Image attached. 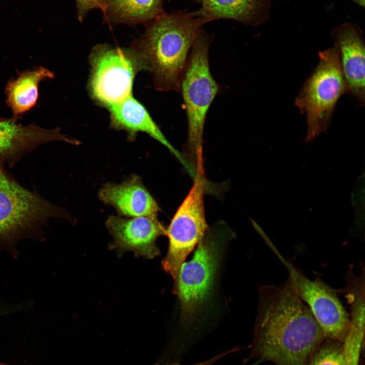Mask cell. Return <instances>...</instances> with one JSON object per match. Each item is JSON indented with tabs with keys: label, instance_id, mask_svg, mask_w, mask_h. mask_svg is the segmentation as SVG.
Wrapping results in <instances>:
<instances>
[{
	"label": "cell",
	"instance_id": "10",
	"mask_svg": "<svg viewBox=\"0 0 365 365\" xmlns=\"http://www.w3.org/2000/svg\"><path fill=\"white\" fill-rule=\"evenodd\" d=\"M105 225L114 238L111 249L120 253L132 251L137 257L151 259L158 256L160 250L156 245L159 236L166 235V230L157 218L148 216L130 218L111 215Z\"/></svg>",
	"mask_w": 365,
	"mask_h": 365
},
{
	"label": "cell",
	"instance_id": "24",
	"mask_svg": "<svg viewBox=\"0 0 365 365\" xmlns=\"http://www.w3.org/2000/svg\"><path fill=\"white\" fill-rule=\"evenodd\" d=\"M350 275H349V276H350ZM361 276H362V275H361ZM348 276H347V277H348ZM345 279H346V278H345Z\"/></svg>",
	"mask_w": 365,
	"mask_h": 365
},
{
	"label": "cell",
	"instance_id": "23",
	"mask_svg": "<svg viewBox=\"0 0 365 365\" xmlns=\"http://www.w3.org/2000/svg\"><path fill=\"white\" fill-rule=\"evenodd\" d=\"M0 365H11V364H6V363L0 362Z\"/></svg>",
	"mask_w": 365,
	"mask_h": 365
},
{
	"label": "cell",
	"instance_id": "1",
	"mask_svg": "<svg viewBox=\"0 0 365 365\" xmlns=\"http://www.w3.org/2000/svg\"><path fill=\"white\" fill-rule=\"evenodd\" d=\"M260 292L251 355L275 365H308L326 338L289 278Z\"/></svg>",
	"mask_w": 365,
	"mask_h": 365
},
{
	"label": "cell",
	"instance_id": "18",
	"mask_svg": "<svg viewBox=\"0 0 365 365\" xmlns=\"http://www.w3.org/2000/svg\"><path fill=\"white\" fill-rule=\"evenodd\" d=\"M364 309L361 305L350 308V327L342 342L341 365H359L364 337Z\"/></svg>",
	"mask_w": 365,
	"mask_h": 365
},
{
	"label": "cell",
	"instance_id": "12",
	"mask_svg": "<svg viewBox=\"0 0 365 365\" xmlns=\"http://www.w3.org/2000/svg\"><path fill=\"white\" fill-rule=\"evenodd\" d=\"M337 46L348 93L357 102L364 105V39L356 24L347 22L334 28L331 33Z\"/></svg>",
	"mask_w": 365,
	"mask_h": 365
},
{
	"label": "cell",
	"instance_id": "9",
	"mask_svg": "<svg viewBox=\"0 0 365 365\" xmlns=\"http://www.w3.org/2000/svg\"><path fill=\"white\" fill-rule=\"evenodd\" d=\"M204 236L193 258L184 262L174 282L183 321H191L204 302L213 281L220 259L219 236Z\"/></svg>",
	"mask_w": 365,
	"mask_h": 365
},
{
	"label": "cell",
	"instance_id": "22",
	"mask_svg": "<svg viewBox=\"0 0 365 365\" xmlns=\"http://www.w3.org/2000/svg\"><path fill=\"white\" fill-rule=\"evenodd\" d=\"M155 365H181V364H179L178 362H173L171 363L166 364H155ZM191 365H203V364L200 362H198L197 363H195V364H191Z\"/></svg>",
	"mask_w": 365,
	"mask_h": 365
},
{
	"label": "cell",
	"instance_id": "13",
	"mask_svg": "<svg viewBox=\"0 0 365 365\" xmlns=\"http://www.w3.org/2000/svg\"><path fill=\"white\" fill-rule=\"evenodd\" d=\"M110 115L111 126L126 131L133 140L143 132L165 147L192 174L193 170L181 154L170 143L153 120L145 107L132 95L122 101L106 107Z\"/></svg>",
	"mask_w": 365,
	"mask_h": 365
},
{
	"label": "cell",
	"instance_id": "6",
	"mask_svg": "<svg viewBox=\"0 0 365 365\" xmlns=\"http://www.w3.org/2000/svg\"><path fill=\"white\" fill-rule=\"evenodd\" d=\"M205 189L203 165H200L195 170L194 182L190 191L166 230L169 247L162 266L174 282L180 266L204 237L208 228L204 210Z\"/></svg>",
	"mask_w": 365,
	"mask_h": 365
},
{
	"label": "cell",
	"instance_id": "19",
	"mask_svg": "<svg viewBox=\"0 0 365 365\" xmlns=\"http://www.w3.org/2000/svg\"><path fill=\"white\" fill-rule=\"evenodd\" d=\"M342 342L325 340L308 365H341Z\"/></svg>",
	"mask_w": 365,
	"mask_h": 365
},
{
	"label": "cell",
	"instance_id": "3",
	"mask_svg": "<svg viewBox=\"0 0 365 365\" xmlns=\"http://www.w3.org/2000/svg\"><path fill=\"white\" fill-rule=\"evenodd\" d=\"M54 217L72 220L64 209L22 186L0 165V250L16 256L19 241L44 239L43 228Z\"/></svg>",
	"mask_w": 365,
	"mask_h": 365
},
{
	"label": "cell",
	"instance_id": "17",
	"mask_svg": "<svg viewBox=\"0 0 365 365\" xmlns=\"http://www.w3.org/2000/svg\"><path fill=\"white\" fill-rule=\"evenodd\" d=\"M55 77L53 72L42 66L24 71L6 87V103L13 112V118L17 119L30 110L36 103L39 83L46 79Z\"/></svg>",
	"mask_w": 365,
	"mask_h": 365
},
{
	"label": "cell",
	"instance_id": "4",
	"mask_svg": "<svg viewBox=\"0 0 365 365\" xmlns=\"http://www.w3.org/2000/svg\"><path fill=\"white\" fill-rule=\"evenodd\" d=\"M213 36L201 28L190 51L180 82L186 107L187 145L196 168L203 162V137L209 108L219 86L209 68V50Z\"/></svg>",
	"mask_w": 365,
	"mask_h": 365
},
{
	"label": "cell",
	"instance_id": "14",
	"mask_svg": "<svg viewBox=\"0 0 365 365\" xmlns=\"http://www.w3.org/2000/svg\"><path fill=\"white\" fill-rule=\"evenodd\" d=\"M98 197L105 204L113 206L120 215L157 218L160 211L157 202L136 175L121 184H105Z\"/></svg>",
	"mask_w": 365,
	"mask_h": 365
},
{
	"label": "cell",
	"instance_id": "7",
	"mask_svg": "<svg viewBox=\"0 0 365 365\" xmlns=\"http://www.w3.org/2000/svg\"><path fill=\"white\" fill-rule=\"evenodd\" d=\"M263 237L285 267L298 296L309 308L326 339L343 342L349 330V314L337 290L318 277L314 280L307 277L279 252L266 235Z\"/></svg>",
	"mask_w": 365,
	"mask_h": 365
},
{
	"label": "cell",
	"instance_id": "20",
	"mask_svg": "<svg viewBox=\"0 0 365 365\" xmlns=\"http://www.w3.org/2000/svg\"><path fill=\"white\" fill-rule=\"evenodd\" d=\"M77 17L81 22L88 13L94 9H99L103 12L105 8V0H76Z\"/></svg>",
	"mask_w": 365,
	"mask_h": 365
},
{
	"label": "cell",
	"instance_id": "2",
	"mask_svg": "<svg viewBox=\"0 0 365 365\" xmlns=\"http://www.w3.org/2000/svg\"><path fill=\"white\" fill-rule=\"evenodd\" d=\"M208 22L199 10L162 15L147 24L130 50L140 70L152 74L158 91H180L189 55L199 29Z\"/></svg>",
	"mask_w": 365,
	"mask_h": 365
},
{
	"label": "cell",
	"instance_id": "16",
	"mask_svg": "<svg viewBox=\"0 0 365 365\" xmlns=\"http://www.w3.org/2000/svg\"><path fill=\"white\" fill-rule=\"evenodd\" d=\"M103 22L111 28L119 24H147L164 13L163 0H105Z\"/></svg>",
	"mask_w": 365,
	"mask_h": 365
},
{
	"label": "cell",
	"instance_id": "21",
	"mask_svg": "<svg viewBox=\"0 0 365 365\" xmlns=\"http://www.w3.org/2000/svg\"><path fill=\"white\" fill-rule=\"evenodd\" d=\"M352 2L355 3L360 7H364V0H351Z\"/></svg>",
	"mask_w": 365,
	"mask_h": 365
},
{
	"label": "cell",
	"instance_id": "8",
	"mask_svg": "<svg viewBox=\"0 0 365 365\" xmlns=\"http://www.w3.org/2000/svg\"><path fill=\"white\" fill-rule=\"evenodd\" d=\"M89 89L92 97L106 107L132 94L135 75L140 70L129 49L98 45L90 55Z\"/></svg>",
	"mask_w": 365,
	"mask_h": 365
},
{
	"label": "cell",
	"instance_id": "5",
	"mask_svg": "<svg viewBox=\"0 0 365 365\" xmlns=\"http://www.w3.org/2000/svg\"><path fill=\"white\" fill-rule=\"evenodd\" d=\"M319 61L304 82L295 100V105L307 118V141L326 131L335 108L348 89L334 45L319 51Z\"/></svg>",
	"mask_w": 365,
	"mask_h": 365
},
{
	"label": "cell",
	"instance_id": "15",
	"mask_svg": "<svg viewBox=\"0 0 365 365\" xmlns=\"http://www.w3.org/2000/svg\"><path fill=\"white\" fill-rule=\"evenodd\" d=\"M199 11L209 21L230 19L257 26L269 16L271 0H197Z\"/></svg>",
	"mask_w": 365,
	"mask_h": 365
},
{
	"label": "cell",
	"instance_id": "11",
	"mask_svg": "<svg viewBox=\"0 0 365 365\" xmlns=\"http://www.w3.org/2000/svg\"><path fill=\"white\" fill-rule=\"evenodd\" d=\"M61 140L76 144L77 140L63 134L59 128H43L31 123L24 126L13 118H0V165L12 168L23 156L38 147Z\"/></svg>",
	"mask_w": 365,
	"mask_h": 365
}]
</instances>
